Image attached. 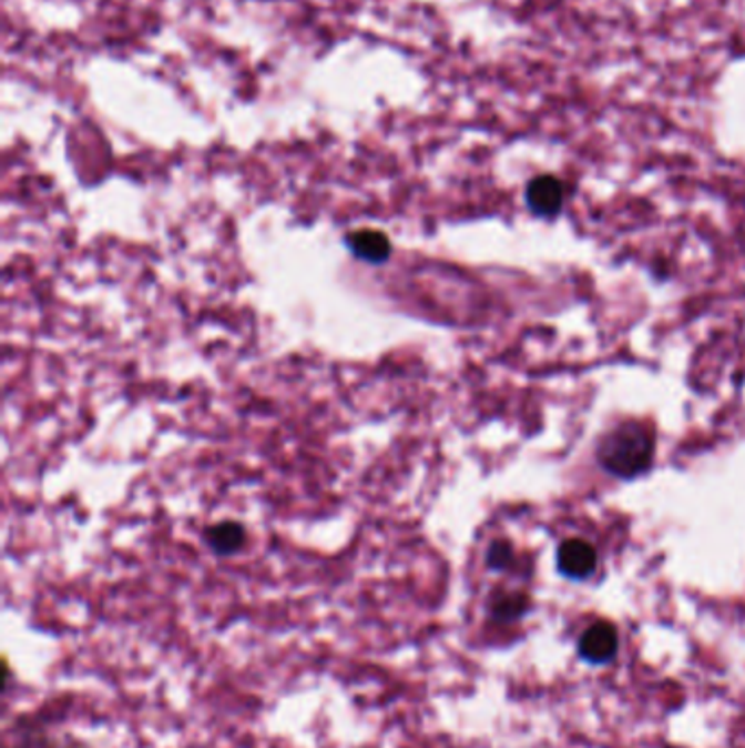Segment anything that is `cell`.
<instances>
[{
	"mask_svg": "<svg viewBox=\"0 0 745 748\" xmlns=\"http://www.w3.org/2000/svg\"><path fill=\"white\" fill-rule=\"evenodd\" d=\"M601 466L623 479L645 473L654 457V438L647 427L627 423L612 429L599 445Z\"/></svg>",
	"mask_w": 745,
	"mask_h": 748,
	"instance_id": "6da1fadb",
	"label": "cell"
},
{
	"mask_svg": "<svg viewBox=\"0 0 745 748\" xmlns=\"http://www.w3.org/2000/svg\"><path fill=\"white\" fill-rule=\"evenodd\" d=\"M558 567L573 580L589 578L596 567L595 547L582 538L564 540L558 549Z\"/></svg>",
	"mask_w": 745,
	"mask_h": 748,
	"instance_id": "7a4b0ae2",
	"label": "cell"
},
{
	"mask_svg": "<svg viewBox=\"0 0 745 748\" xmlns=\"http://www.w3.org/2000/svg\"><path fill=\"white\" fill-rule=\"evenodd\" d=\"M564 186L553 175H540L527 186V204L535 215L551 218L562 209Z\"/></svg>",
	"mask_w": 745,
	"mask_h": 748,
	"instance_id": "3957f363",
	"label": "cell"
},
{
	"mask_svg": "<svg viewBox=\"0 0 745 748\" xmlns=\"http://www.w3.org/2000/svg\"><path fill=\"white\" fill-rule=\"evenodd\" d=\"M619 635L612 624L596 621L580 637V655L591 664H605L616 655Z\"/></svg>",
	"mask_w": 745,
	"mask_h": 748,
	"instance_id": "277c9868",
	"label": "cell"
},
{
	"mask_svg": "<svg viewBox=\"0 0 745 748\" xmlns=\"http://www.w3.org/2000/svg\"><path fill=\"white\" fill-rule=\"evenodd\" d=\"M348 247L353 250L355 256L368 263H382L389 259L391 243L387 234L378 230H357L348 236Z\"/></svg>",
	"mask_w": 745,
	"mask_h": 748,
	"instance_id": "5b68a950",
	"label": "cell"
},
{
	"mask_svg": "<svg viewBox=\"0 0 745 748\" xmlns=\"http://www.w3.org/2000/svg\"><path fill=\"white\" fill-rule=\"evenodd\" d=\"M245 543V529L236 522H222L208 529V545L217 554H232Z\"/></svg>",
	"mask_w": 745,
	"mask_h": 748,
	"instance_id": "8992f818",
	"label": "cell"
},
{
	"mask_svg": "<svg viewBox=\"0 0 745 748\" xmlns=\"http://www.w3.org/2000/svg\"><path fill=\"white\" fill-rule=\"evenodd\" d=\"M512 560H514L512 547H510L508 543H503V540L494 543V545L490 547V552H488V563H490V567H494V569H506Z\"/></svg>",
	"mask_w": 745,
	"mask_h": 748,
	"instance_id": "52a82bcc",
	"label": "cell"
}]
</instances>
